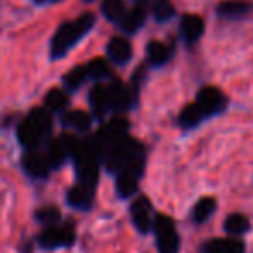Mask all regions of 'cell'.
Masks as SVG:
<instances>
[{"label":"cell","mask_w":253,"mask_h":253,"mask_svg":"<svg viewBox=\"0 0 253 253\" xmlns=\"http://www.w3.org/2000/svg\"><path fill=\"white\" fill-rule=\"evenodd\" d=\"M92 191L94 189H88V187L82 186V184L71 187L66 194L68 203H70L71 207L78 208V210H87L92 205Z\"/></svg>","instance_id":"cell-16"},{"label":"cell","mask_w":253,"mask_h":253,"mask_svg":"<svg viewBox=\"0 0 253 253\" xmlns=\"http://www.w3.org/2000/svg\"><path fill=\"white\" fill-rule=\"evenodd\" d=\"M108 57L115 64H126L132 57V45L125 39H111L108 43Z\"/></svg>","instance_id":"cell-13"},{"label":"cell","mask_w":253,"mask_h":253,"mask_svg":"<svg viewBox=\"0 0 253 253\" xmlns=\"http://www.w3.org/2000/svg\"><path fill=\"white\" fill-rule=\"evenodd\" d=\"M250 7H252V5H250L248 2H245V0H225V2L218 4L217 12L222 18L236 19V18L245 16L246 12L250 11Z\"/></svg>","instance_id":"cell-17"},{"label":"cell","mask_w":253,"mask_h":253,"mask_svg":"<svg viewBox=\"0 0 253 253\" xmlns=\"http://www.w3.org/2000/svg\"><path fill=\"white\" fill-rule=\"evenodd\" d=\"M203 32H205V23L200 16L187 14V16H184L182 21H180V33H182L186 42L193 43V42H196V40H200Z\"/></svg>","instance_id":"cell-12"},{"label":"cell","mask_w":253,"mask_h":253,"mask_svg":"<svg viewBox=\"0 0 253 253\" xmlns=\"http://www.w3.org/2000/svg\"><path fill=\"white\" fill-rule=\"evenodd\" d=\"M77 146V139L71 137V135H61V137L54 139L49 146V151H47V160H49L50 167L63 165L70 156L75 155Z\"/></svg>","instance_id":"cell-7"},{"label":"cell","mask_w":253,"mask_h":253,"mask_svg":"<svg viewBox=\"0 0 253 253\" xmlns=\"http://www.w3.org/2000/svg\"><path fill=\"white\" fill-rule=\"evenodd\" d=\"M205 118V113L201 111V108L196 104V102H193V104L186 106V108L180 111V116H179V123L182 128H193V126L200 125L201 120Z\"/></svg>","instance_id":"cell-21"},{"label":"cell","mask_w":253,"mask_h":253,"mask_svg":"<svg viewBox=\"0 0 253 253\" xmlns=\"http://www.w3.org/2000/svg\"><path fill=\"white\" fill-rule=\"evenodd\" d=\"M54 2H56V0H54Z\"/></svg>","instance_id":"cell-33"},{"label":"cell","mask_w":253,"mask_h":253,"mask_svg":"<svg viewBox=\"0 0 253 253\" xmlns=\"http://www.w3.org/2000/svg\"><path fill=\"white\" fill-rule=\"evenodd\" d=\"M63 125L77 132H87L92 125V118L85 111L77 109V111H70L63 116Z\"/></svg>","instance_id":"cell-18"},{"label":"cell","mask_w":253,"mask_h":253,"mask_svg":"<svg viewBox=\"0 0 253 253\" xmlns=\"http://www.w3.org/2000/svg\"><path fill=\"white\" fill-rule=\"evenodd\" d=\"M108 99H109V109L116 113H123L130 108L132 97L130 90L126 88V85H123L122 82H113L108 88Z\"/></svg>","instance_id":"cell-10"},{"label":"cell","mask_w":253,"mask_h":253,"mask_svg":"<svg viewBox=\"0 0 253 253\" xmlns=\"http://www.w3.org/2000/svg\"><path fill=\"white\" fill-rule=\"evenodd\" d=\"M37 218H39L43 225H54V224H57V222H59L61 213H59V210H57V208L45 207V208H40V210L37 211Z\"/></svg>","instance_id":"cell-30"},{"label":"cell","mask_w":253,"mask_h":253,"mask_svg":"<svg viewBox=\"0 0 253 253\" xmlns=\"http://www.w3.org/2000/svg\"><path fill=\"white\" fill-rule=\"evenodd\" d=\"M139 175L130 172H120L116 173V193L122 198H128L137 191Z\"/></svg>","instance_id":"cell-19"},{"label":"cell","mask_w":253,"mask_h":253,"mask_svg":"<svg viewBox=\"0 0 253 253\" xmlns=\"http://www.w3.org/2000/svg\"><path fill=\"white\" fill-rule=\"evenodd\" d=\"M132 222H134L135 229L141 232H148L153 227V217H151V205H149L148 198L141 196L132 203L130 207Z\"/></svg>","instance_id":"cell-9"},{"label":"cell","mask_w":253,"mask_h":253,"mask_svg":"<svg viewBox=\"0 0 253 253\" xmlns=\"http://www.w3.org/2000/svg\"><path fill=\"white\" fill-rule=\"evenodd\" d=\"M87 2H92V0H87Z\"/></svg>","instance_id":"cell-32"},{"label":"cell","mask_w":253,"mask_h":253,"mask_svg":"<svg viewBox=\"0 0 253 253\" xmlns=\"http://www.w3.org/2000/svg\"><path fill=\"white\" fill-rule=\"evenodd\" d=\"M87 78H88L87 66H77L64 75V85H66V88H70V90H77L78 87H82V84H84Z\"/></svg>","instance_id":"cell-26"},{"label":"cell","mask_w":253,"mask_h":253,"mask_svg":"<svg viewBox=\"0 0 253 253\" xmlns=\"http://www.w3.org/2000/svg\"><path fill=\"white\" fill-rule=\"evenodd\" d=\"M175 9H173L172 2L170 0H155L153 4V14L158 21H169L173 16Z\"/></svg>","instance_id":"cell-28"},{"label":"cell","mask_w":253,"mask_h":253,"mask_svg":"<svg viewBox=\"0 0 253 253\" xmlns=\"http://www.w3.org/2000/svg\"><path fill=\"white\" fill-rule=\"evenodd\" d=\"M146 19V11L142 7H134L130 12L123 14V18L120 19L122 23V30L126 33H135L142 25H144Z\"/></svg>","instance_id":"cell-20"},{"label":"cell","mask_w":253,"mask_h":253,"mask_svg":"<svg viewBox=\"0 0 253 253\" xmlns=\"http://www.w3.org/2000/svg\"><path fill=\"white\" fill-rule=\"evenodd\" d=\"M250 227V222L245 215L241 213H232L225 218L224 222V229L229 232V234H234V236H239V234H245Z\"/></svg>","instance_id":"cell-23"},{"label":"cell","mask_w":253,"mask_h":253,"mask_svg":"<svg viewBox=\"0 0 253 253\" xmlns=\"http://www.w3.org/2000/svg\"><path fill=\"white\" fill-rule=\"evenodd\" d=\"M169 49L162 42H149L148 45V61L155 66H162L169 61Z\"/></svg>","instance_id":"cell-24"},{"label":"cell","mask_w":253,"mask_h":253,"mask_svg":"<svg viewBox=\"0 0 253 253\" xmlns=\"http://www.w3.org/2000/svg\"><path fill=\"white\" fill-rule=\"evenodd\" d=\"M23 167H25L26 172L32 177H35V179H43V177H47L49 170L52 169L49 160H47V155L43 156L35 151H30L23 156Z\"/></svg>","instance_id":"cell-11"},{"label":"cell","mask_w":253,"mask_h":253,"mask_svg":"<svg viewBox=\"0 0 253 253\" xmlns=\"http://www.w3.org/2000/svg\"><path fill=\"white\" fill-rule=\"evenodd\" d=\"M155 236L160 253H177L179 250V234H177L175 224L172 218L165 215H158L155 218Z\"/></svg>","instance_id":"cell-5"},{"label":"cell","mask_w":253,"mask_h":253,"mask_svg":"<svg viewBox=\"0 0 253 253\" xmlns=\"http://www.w3.org/2000/svg\"><path fill=\"white\" fill-rule=\"evenodd\" d=\"M88 78H94V80H102V78L109 77V66L104 59H92L87 64Z\"/></svg>","instance_id":"cell-29"},{"label":"cell","mask_w":253,"mask_h":253,"mask_svg":"<svg viewBox=\"0 0 253 253\" xmlns=\"http://www.w3.org/2000/svg\"><path fill=\"white\" fill-rule=\"evenodd\" d=\"M88 101H90V109L95 118H102L109 109L108 88H104L102 85H95L88 94Z\"/></svg>","instance_id":"cell-15"},{"label":"cell","mask_w":253,"mask_h":253,"mask_svg":"<svg viewBox=\"0 0 253 253\" xmlns=\"http://www.w3.org/2000/svg\"><path fill=\"white\" fill-rule=\"evenodd\" d=\"M43 104L50 109V111H63L64 108L68 106V95L66 92H63L61 88H52V90L47 92L45 101Z\"/></svg>","instance_id":"cell-25"},{"label":"cell","mask_w":253,"mask_h":253,"mask_svg":"<svg viewBox=\"0 0 253 253\" xmlns=\"http://www.w3.org/2000/svg\"><path fill=\"white\" fill-rule=\"evenodd\" d=\"M75 167H77V175L80 180L82 186L88 187V189H94L95 182L99 179V155L95 151L94 142L87 141L82 142L75 149Z\"/></svg>","instance_id":"cell-4"},{"label":"cell","mask_w":253,"mask_h":253,"mask_svg":"<svg viewBox=\"0 0 253 253\" xmlns=\"http://www.w3.org/2000/svg\"><path fill=\"white\" fill-rule=\"evenodd\" d=\"M39 241L43 248H61V246H70L75 241V227L73 224H54L47 225L43 232L39 236Z\"/></svg>","instance_id":"cell-6"},{"label":"cell","mask_w":253,"mask_h":253,"mask_svg":"<svg viewBox=\"0 0 253 253\" xmlns=\"http://www.w3.org/2000/svg\"><path fill=\"white\" fill-rule=\"evenodd\" d=\"M196 104L201 108L205 116H210V115H215V113H220L222 109L225 108V97L218 88L203 87L198 92Z\"/></svg>","instance_id":"cell-8"},{"label":"cell","mask_w":253,"mask_h":253,"mask_svg":"<svg viewBox=\"0 0 253 253\" xmlns=\"http://www.w3.org/2000/svg\"><path fill=\"white\" fill-rule=\"evenodd\" d=\"M95 23V16L90 12H85L84 16H80L78 19L71 23H64L63 26H59V30L56 32L50 43V56L52 59H59V57L66 56V52L78 43V40L82 37H85L92 30Z\"/></svg>","instance_id":"cell-2"},{"label":"cell","mask_w":253,"mask_h":253,"mask_svg":"<svg viewBox=\"0 0 253 253\" xmlns=\"http://www.w3.org/2000/svg\"><path fill=\"white\" fill-rule=\"evenodd\" d=\"M37 4H43V2H47V0H35Z\"/></svg>","instance_id":"cell-31"},{"label":"cell","mask_w":253,"mask_h":253,"mask_svg":"<svg viewBox=\"0 0 253 253\" xmlns=\"http://www.w3.org/2000/svg\"><path fill=\"white\" fill-rule=\"evenodd\" d=\"M207 253H245V245L243 241L234 238H218L211 239L205 246Z\"/></svg>","instance_id":"cell-14"},{"label":"cell","mask_w":253,"mask_h":253,"mask_svg":"<svg viewBox=\"0 0 253 253\" xmlns=\"http://www.w3.org/2000/svg\"><path fill=\"white\" fill-rule=\"evenodd\" d=\"M104 160L109 172H130L141 177L144 169V148L135 139L125 137L108 153Z\"/></svg>","instance_id":"cell-1"},{"label":"cell","mask_w":253,"mask_h":253,"mask_svg":"<svg viewBox=\"0 0 253 253\" xmlns=\"http://www.w3.org/2000/svg\"><path fill=\"white\" fill-rule=\"evenodd\" d=\"M50 116L47 111H43L42 108H37L26 116L21 122V125L18 126V139L23 146L26 148H37L40 144L43 137H47L50 132Z\"/></svg>","instance_id":"cell-3"},{"label":"cell","mask_w":253,"mask_h":253,"mask_svg":"<svg viewBox=\"0 0 253 253\" xmlns=\"http://www.w3.org/2000/svg\"><path fill=\"white\" fill-rule=\"evenodd\" d=\"M102 12L109 21H120L125 14L123 0H102Z\"/></svg>","instance_id":"cell-27"},{"label":"cell","mask_w":253,"mask_h":253,"mask_svg":"<svg viewBox=\"0 0 253 253\" xmlns=\"http://www.w3.org/2000/svg\"><path fill=\"white\" fill-rule=\"evenodd\" d=\"M215 208H217V201H215L213 198H210V196L201 198L193 208V218L198 222V224H201V222L208 220V218L211 217Z\"/></svg>","instance_id":"cell-22"}]
</instances>
